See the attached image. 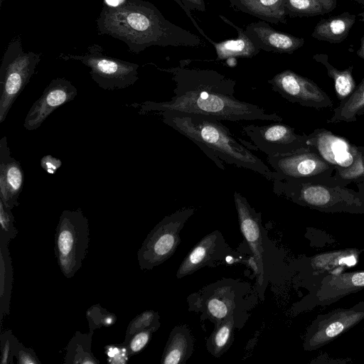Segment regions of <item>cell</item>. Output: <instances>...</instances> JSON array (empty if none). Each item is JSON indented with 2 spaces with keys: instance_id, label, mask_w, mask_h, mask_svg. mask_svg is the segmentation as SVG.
Here are the masks:
<instances>
[{
  "instance_id": "cell-1",
  "label": "cell",
  "mask_w": 364,
  "mask_h": 364,
  "mask_svg": "<svg viewBox=\"0 0 364 364\" xmlns=\"http://www.w3.org/2000/svg\"><path fill=\"white\" fill-rule=\"evenodd\" d=\"M183 60L175 68L159 70L169 73L176 84L174 95L168 101L146 100L132 104L139 113L177 112L215 119L220 121L282 122L275 112L268 113L257 105L235 97L236 82L210 69L189 68Z\"/></svg>"
},
{
  "instance_id": "cell-2",
  "label": "cell",
  "mask_w": 364,
  "mask_h": 364,
  "mask_svg": "<svg viewBox=\"0 0 364 364\" xmlns=\"http://www.w3.org/2000/svg\"><path fill=\"white\" fill-rule=\"evenodd\" d=\"M96 23L100 35L123 41L134 53L152 46L200 47L204 44L198 36L168 21L153 4L144 0H126L115 7L105 4Z\"/></svg>"
},
{
  "instance_id": "cell-3",
  "label": "cell",
  "mask_w": 364,
  "mask_h": 364,
  "mask_svg": "<svg viewBox=\"0 0 364 364\" xmlns=\"http://www.w3.org/2000/svg\"><path fill=\"white\" fill-rule=\"evenodd\" d=\"M160 114L164 124L194 142L222 170H225L224 161L273 181V171L251 152L248 142L234 136L220 120L177 112Z\"/></svg>"
},
{
  "instance_id": "cell-4",
  "label": "cell",
  "mask_w": 364,
  "mask_h": 364,
  "mask_svg": "<svg viewBox=\"0 0 364 364\" xmlns=\"http://www.w3.org/2000/svg\"><path fill=\"white\" fill-rule=\"evenodd\" d=\"M89 241L88 220L81 209L63 210L55 229V254L66 278H72L81 267Z\"/></svg>"
},
{
  "instance_id": "cell-5",
  "label": "cell",
  "mask_w": 364,
  "mask_h": 364,
  "mask_svg": "<svg viewBox=\"0 0 364 364\" xmlns=\"http://www.w3.org/2000/svg\"><path fill=\"white\" fill-rule=\"evenodd\" d=\"M41 53L24 52L19 38L9 43L0 66V123L34 74Z\"/></svg>"
},
{
  "instance_id": "cell-6",
  "label": "cell",
  "mask_w": 364,
  "mask_h": 364,
  "mask_svg": "<svg viewBox=\"0 0 364 364\" xmlns=\"http://www.w3.org/2000/svg\"><path fill=\"white\" fill-rule=\"evenodd\" d=\"M195 210L193 207L183 208L156 224L137 252L141 269H151L173 255L181 242V231Z\"/></svg>"
},
{
  "instance_id": "cell-7",
  "label": "cell",
  "mask_w": 364,
  "mask_h": 364,
  "mask_svg": "<svg viewBox=\"0 0 364 364\" xmlns=\"http://www.w3.org/2000/svg\"><path fill=\"white\" fill-rule=\"evenodd\" d=\"M64 60H77L87 66L92 79L103 90L124 89L139 79V65L107 55L102 47L90 45L83 55L60 53Z\"/></svg>"
},
{
  "instance_id": "cell-8",
  "label": "cell",
  "mask_w": 364,
  "mask_h": 364,
  "mask_svg": "<svg viewBox=\"0 0 364 364\" xmlns=\"http://www.w3.org/2000/svg\"><path fill=\"white\" fill-rule=\"evenodd\" d=\"M249 284L233 279H222L210 284L188 298L189 309L205 314L215 324L242 308Z\"/></svg>"
},
{
  "instance_id": "cell-9",
  "label": "cell",
  "mask_w": 364,
  "mask_h": 364,
  "mask_svg": "<svg viewBox=\"0 0 364 364\" xmlns=\"http://www.w3.org/2000/svg\"><path fill=\"white\" fill-rule=\"evenodd\" d=\"M273 191L278 195H286L295 202L326 212L364 213V201L351 196H338L329 188L321 185L301 183L290 188L279 180L273 181Z\"/></svg>"
},
{
  "instance_id": "cell-10",
  "label": "cell",
  "mask_w": 364,
  "mask_h": 364,
  "mask_svg": "<svg viewBox=\"0 0 364 364\" xmlns=\"http://www.w3.org/2000/svg\"><path fill=\"white\" fill-rule=\"evenodd\" d=\"M364 319V301L350 308H338L319 314L306 330L303 347L305 350L318 349L350 331Z\"/></svg>"
},
{
  "instance_id": "cell-11",
  "label": "cell",
  "mask_w": 364,
  "mask_h": 364,
  "mask_svg": "<svg viewBox=\"0 0 364 364\" xmlns=\"http://www.w3.org/2000/svg\"><path fill=\"white\" fill-rule=\"evenodd\" d=\"M234 201L241 232L256 264L257 285L262 287L265 280L266 266L264 230L262 226L261 214L257 213L247 200L237 191L234 193Z\"/></svg>"
},
{
  "instance_id": "cell-12",
  "label": "cell",
  "mask_w": 364,
  "mask_h": 364,
  "mask_svg": "<svg viewBox=\"0 0 364 364\" xmlns=\"http://www.w3.org/2000/svg\"><path fill=\"white\" fill-rule=\"evenodd\" d=\"M242 131L255 151L259 150L268 156L294 152L301 141L291 127L281 122L264 125L247 124L242 127Z\"/></svg>"
},
{
  "instance_id": "cell-13",
  "label": "cell",
  "mask_w": 364,
  "mask_h": 364,
  "mask_svg": "<svg viewBox=\"0 0 364 364\" xmlns=\"http://www.w3.org/2000/svg\"><path fill=\"white\" fill-rule=\"evenodd\" d=\"M77 93L76 87L68 80L53 79L27 113L24 128L28 131L37 129L54 110L73 100Z\"/></svg>"
},
{
  "instance_id": "cell-14",
  "label": "cell",
  "mask_w": 364,
  "mask_h": 364,
  "mask_svg": "<svg viewBox=\"0 0 364 364\" xmlns=\"http://www.w3.org/2000/svg\"><path fill=\"white\" fill-rule=\"evenodd\" d=\"M274 180L299 179L318 174L328 166L314 153L294 151L289 154L268 156Z\"/></svg>"
},
{
  "instance_id": "cell-15",
  "label": "cell",
  "mask_w": 364,
  "mask_h": 364,
  "mask_svg": "<svg viewBox=\"0 0 364 364\" xmlns=\"http://www.w3.org/2000/svg\"><path fill=\"white\" fill-rule=\"evenodd\" d=\"M231 249L220 232L215 230L203 237L181 263L176 277L181 279L211 262L227 258Z\"/></svg>"
},
{
  "instance_id": "cell-16",
  "label": "cell",
  "mask_w": 364,
  "mask_h": 364,
  "mask_svg": "<svg viewBox=\"0 0 364 364\" xmlns=\"http://www.w3.org/2000/svg\"><path fill=\"white\" fill-rule=\"evenodd\" d=\"M268 83L273 91L292 102H320L325 97L316 83L291 70L276 74Z\"/></svg>"
},
{
  "instance_id": "cell-17",
  "label": "cell",
  "mask_w": 364,
  "mask_h": 364,
  "mask_svg": "<svg viewBox=\"0 0 364 364\" xmlns=\"http://www.w3.org/2000/svg\"><path fill=\"white\" fill-rule=\"evenodd\" d=\"M245 31L259 49L267 52L291 54L304 44L303 38L278 31L264 21L251 23Z\"/></svg>"
},
{
  "instance_id": "cell-18",
  "label": "cell",
  "mask_w": 364,
  "mask_h": 364,
  "mask_svg": "<svg viewBox=\"0 0 364 364\" xmlns=\"http://www.w3.org/2000/svg\"><path fill=\"white\" fill-rule=\"evenodd\" d=\"M24 173L20 163L11 157L6 136L0 140V199L5 206L13 209L18 205Z\"/></svg>"
},
{
  "instance_id": "cell-19",
  "label": "cell",
  "mask_w": 364,
  "mask_h": 364,
  "mask_svg": "<svg viewBox=\"0 0 364 364\" xmlns=\"http://www.w3.org/2000/svg\"><path fill=\"white\" fill-rule=\"evenodd\" d=\"M363 289L364 270L329 274L320 283L316 292V301L319 306L330 305Z\"/></svg>"
},
{
  "instance_id": "cell-20",
  "label": "cell",
  "mask_w": 364,
  "mask_h": 364,
  "mask_svg": "<svg viewBox=\"0 0 364 364\" xmlns=\"http://www.w3.org/2000/svg\"><path fill=\"white\" fill-rule=\"evenodd\" d=\"M219 17L227 24L235 28L237 32V38L220 42H215L208 36L206 38L215 49L217 60H227L229 58H251L257 55L259 49L247 36L245 31L234 24L228 18L219 15Z\"/></svg>"
},
{
  "instance_id": "cell-21",
  "label": "cell",
  "mask_w": 364,
  "mask_h": 364,
  "mask_svg": "<svg viewBox=\"0 0 364 364\" xmlns=\"http://www.w3.org/2000/svg\"><path fill=\"white\" fill-rule=\"evenodd\" d=\"M237 11L272 23H287L285 0H229Z\"/></svg>"
},
{
  "instance_id": "cell-22",
  "label": "cell",
  "mask_w": 364,
  "mask_h": 364,
  "mask_svg": "<svg viewBox=\"0 0 364 364\" xmlns=\"http://www.w3.org/2000/svg\"><path fill=\"white\" fill-rule=\"evenodd\" d=\"M194 339L186 325L175 326L171 331L164 353L161 364H183L193 351Z\"/></svg>"
},
{
  "instance_id": "cell-23",
  "label": "cell",
  "mask_w": 364,
  "mask_h": 364,
  "mask_svg": "<svg viewBox=\"0 0 364 364\" xmlns=\"http://www.w3.org/2000/svg\"><path fill=\"white\" fill-rule=\"evenodd\" d=\"M355 18V15L348 11L323 18L314 27L311 36L318 41L340 43L348 37Z\"/></svg>"
},
{
  "instance_id": "cell-24",
  "label": "cell",
  "mask_w": 364,
  "mask_h": 364,
  "mask_svg": "<svg viewBox=\"0 0 364 364\" xmlns=\"http://www.w3.org/2000/svg\"><path fill=\"white\" fill-rule=\"evenodd\" d=\"M235 320V315L232 314L215 324V328L206 343L208 351L215 358L220 357L232 345Z\"/></svg>"
},
{
  "instance_id": "cell-25",
  "label": "cell",
  "mask_w": 364,
  "mask_h": 364,
  "mask_svg": "<svg viewBox=\"0 0 364 364\" xmlns=\"http://www.w3.org/2000/svg\"><path fill=\"white\" fill-rule=\"evenodd\" d=\"M313 58L322 63L327 69L328 75L333 80L335 90L338 98L343 100L348 97L355 89V81L352 75L353 67H349L343 70L334 68L328 61L326 54L318 53L313 56Z\"/></svg>"
},
{
  "instance_id": "cell-26",
  "label": "cell",
  "mask_w": 364,
  "mask_h": 364,
  "mask_svg": "<svg viewBox=\"0 0 364 364\" xmlns=\"http://www.w3.org/2000/svg\"><path fill=\"white\" fill-rule=\"evenodd\" d=\"M93 331L88 334L77 332L68 346L65 363H98L91 351Z\"/></svg>"
},
{
  "instance_id": "cell-27",
  "label": "cell",
  "mask_w": 364,
  "mask_h": 364,
  "mask_svg": "<svg viewBox=\"0 0 364 364\" xmlns=\"http://www.w3.org/2000/svg\"><path fill=\"white\" fill-rule=\"evenodd\" d=\"M8 243L1 240V313L9 312V304L12 284V267L8 250Z\"/></svg>"
},
{
  "instance_id": "cell-28",
  "label": "cell",
  "mask_w": 364,
  "mask_h": 364,
  "mask_svg": "<svg viewBox=\"0 0 364 364\" xmlns=\"http://www.w3.org/2000/svg\"><path fill=\"white\" fill-rule=\"evenodd\" d=\"M317 148L321 155L328 162L334 164L338 154L349 151L346 141L329 132L321 133L316 139Z\"/></svg>"
},
{
  "instance_id": "cell-29",
  "label": "cell",
  "mask_w": 364,
  "mask_h": 364,
  "mask_svg": "<svg viewBox=\"0 0 364 364\" xmlns=\"http://www.w3.org/2000/svg\"><path fill=\"white\" fill-rule=\"evenodd\" d=\"M284 9L287 16L291 18L325 14L317 0H285Z\"/></svg>"
},
{
  "instance_id": "cell-30",
  "label": "cell",
  "mask_w": 364,
  "mask_h": 364,
  "mask_svg": "<svg viewBox=\"0 0 364 364\" xmlns=\"http://www.w3.org/2000/svg\"><path fill=\"white\" fill-rule=\"evenodd\" d=\"M160 326L159 314L152 310L144 311L136 316L129 324L124 344L136 332L145 329L157 330Z\"/></svg>"
},
{
  "instance_id": "cell-31",
  "label": "cell",
  "mask_w": 364,
  "mask_h": 364,
  "mask_svg": "<svg viewBox=\"0 0 364 364\" xmlns=\"http://www.w3.org/2000/svg\"><path fill=\"white\" fill-rule=\"evenodd\" d=\"M364 107V78L341 107L339 117L343 119L353 118Z\"/></svg>"
},
{
  "instance_id": "cell-32",
  "label": "cell",
  "mask_w": 364,
  "mask_h": 364,
  "mask_svg": "<svg viewBox=\"0 0 364 364\" xmlns=\"http://www.w3.org/2000/svg\"><path fill=\"white\" fill-rule=\"evenodd\" d=\"M11 210L5 206L0 199L1 240L7 242L15 237L18 232L14 225V218Z\"/></svg>"
},
{
  "instance_id": "cell-33",
  "label": "cell",
  "mask_w": 364,
  "mask_h": 364,
  "mask_svg": "<svg viewBox=\"0 0 364 364\" xmlns=\"http://www.w3.org/2000/svg\"><path fill=\"white\" fill-rule=\"evenodd\" d=\"M19 341L12 334L11 331L8 330L1 336V363L9 364L12 363L15 352Z\"/></svg>"
},
{
  "instance_id": "cell-34",
  "label": "cell",
  "mask_w": 364,
  "mask_h": 364,
  "mask_svg": "<svg viewBox=\"0 0 364 364\" xmlns=\"http://www.w3.org/2000/svg\"><path fill=\"white\" fill-rule=\"evenodd\" d=\"M154 329H145L135 333L125 344L129 355L139 353L149 343Z\"/></svg>"
},
{
  "instance_id": "cell-35",
  "label": "cell",
  "mask_w": 364,
  "mask_h": 364,
  "mask_svg": "<svg viewBox=\"0 0 364 364\" xmlns=\"http://www.w3.org/2000/svg\"><path fill=\"white\" fill-rule=\"evenodd\" d=\"M186 12L188 18L191 20L193 25L196 27L199 33L205 38L207 36L199 27L191 14V11L197 10L199 11H205V4L204 0H174Z\"/></svg>"
},
{
  "instance_id": "cell-36",
  "label": "cell",
  "mask_w": 364,
  "mask_h": 364,
  "mask_svg": "<svg viewBox=\"0 0 364 364\" xmlns=\"http://www.w3.org/2000/svg\"><path fill=\"white\" fill-rule=\"evenodd\" d=\"M107 360L111 363H125L128 359V350L125 344L106 346Z\"/></svg>"
},
{
  "instance_id": "cell-37",
  "label": "cell",
  "mask_w": 364,
  "mask_h": 364,
  "mask_svg": "<svg viewBox=\"0 0 364 364\" xmlns=\"http://www.w3.org/2000/svg\"><path fill=\"white\" fill-rule=\"evenodd\" d=\"M15 356H16L19 364H37L40 363L35 352L31 348L25 347L20 342L16 348Z\"/></svg>"
},
{
  "instance_id": "cell-38",
  "label": "cell",
  "mask_w": 364,
  "mask_h": 364,
  "mask_svg": "<svg viewBox=\"0 0 364 364\" xmlns=\"http://www.w3.org/2000/svg\"><path fill=\"white\" fill-rule=\"evenodd\" d=\"M341 175L345 178H354L361 175H364V162L358 154L354 157L353 164L341 171Z\"/></svg>"
},
{
  "instance_id": "cell-39",
  "label": "cell",
  "mask_w": 364,
  "mask_h": 364,
  "mask_svg": "<svg viewBox=\"0 0 364 364\" xmlns=\"http://www.w3.org/2000/svg\"><path fill=\"white\" fill-rule=\"evenodd\" d=\"M61 165L62 161L51 155L45 156L41 160V167L50 174H53Z\"/></svg>"
},
{
  "instance_id": "cell-40",
  "label": "cell",
  "mask_w": 364,
  "mask_h": 364,
  "mask_svg": "<svg viewBox=\"0 0 364 364\" xmlns=\"http://www.w3.org/2000/svg\"><path fill=\"white\" fill-rule=\"evenodd\" d=\"M354 161V156L350 151L343 152L336 156L334 164L343 167L350 166Z\"/></svg>"
},
{
  "instance_id": "cell-41",
  "label": "cell",
  "mask_w": 364,
  "mask_h": 364,
  "mask_svg": "<svg viewBox=\"0 0 364 364\" xmlns=\"http://www.w3.org/2000/svg\"><path fill=\"white\" fill-rule=\"evenodd\" d=\"M325 14L332 11L337 5V0H317Z\"/></svg>"
},
{
  "instance_id": "cell-42",
  "label": "cell",
  "mask_w": 364,
  "mask_h": 364,
  "mask_svg": "<svg viewBox=\"0 0 364 364\" xmlns=\"http://www.w3.org/2000/svg\"><path fill=\"white\" fill-rule=\"evenodd\" d=\"M126 0H105L106 5L109 6L115 7L123 4Z\"/></svg>"
},
{
  "instance_id": "cell-43",
  "label": "cell",
  "mask_w": 364,
  "mask_h": 364,
  "mask_svg": "<svg viewBox=\"0 0 364 364\" xmlns=\"http://www.w3.org/2000/svg\"><path fill=\"white\" fill-rule=\"evenodd\" d=\"M357 55L362 59H364V35L360 39V46L357 50Z\"/></svg>"
},
{
  "instance_id": "cell-44",
  "label": "cell",
  "mask_w": 364,
  "mask_h": 364,
  "mask_svg": "<svg viewBox=\"0 0 364 364\" xmlns=\"http://www.w3.org/2000/svg\"><path fill=\"white\" fill-rule=\"evenodd\" d=\"M358 16L360 17V21L364 22V10L358 14Z\"/></svg>"
},
{
  "instance_id": "cell-45",
  "label": "cell",
  "mask_w": 364,
  "mask_h": 364,
  "mask_svg": "<svg viewBox=\"0 0 364 364\" xmlns=\"http://www.w3.org/2000/svg\"><path fill=\"white\" fill-rule=\"evenodd\" d=\"M364 7V0H353Z\"/></svg>"
},
{
  "instance_id": "cell-46",
  "label": "cell",
  "mask_w": 364,
  "mask_h": 364,
  "mask_svg": "<svg viewBox=\"0 0 364 364\" xmlns=\"http://www.w3.org/2000/svg\"><path fill=\"white\" fill-rule=\"evenodd\" d=\"M4 0H0V6H1V4L3 2Z\"/></svg>"
},
{
  "instance_id": "cell-47",
  "label": "cell",
  "mask_w": 364,
  "mask_h": 364,
  "mask_svg": "<svg viewBox=\"0 0 364 364\" xmlns=\"http://www.w3.org/2000/svg\"><path fill=\"white\" fill-rule=\"evenodd\" d=\"M363 331L364 332V328H363Z\"/></svg>"
}]
</instances>
